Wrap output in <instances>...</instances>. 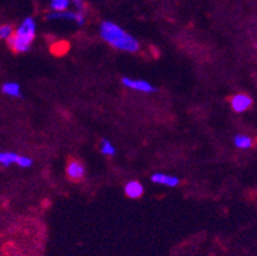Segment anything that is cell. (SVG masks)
I'll return each mask as SVG.
<instances>
[{
    "label": "cell",
    "mask_w": 257,
    "mask_h": 256,
    "mask_svg": "<svg viewBox=\"0 0 257 256\" xmlns=\"http://www.w3.org/2000/svg\"><path fill=\"white\" fill-rule=\"evenodd\" d=\"M100 37L106 44L111 45L118 50L125 51V53H137L140 50V41L135 36L124 31L116 23L111 21H104L101 22L99 28Z\"/></svg>",
    "instance_id": "obj_1"
},
{
    "label": "cell",
    "mask_w": 257,
    "mask_h": 256,
    "mask_svg": "<svg viewBox=\"0 0 257 256\" xmlns=\"http://www.w3.org/2000/svg\"><path fill=\"white\" fill-rule=\"evenodd\" d=\"M35 39H36V22L32 17H27L16 28L15 34L7 41V44L15 53L23 54L31 49Z\"/></svg>",
    "instance_id": "obj_2"
},
{
    "label": "cell",
    "mask_w": 257,
    "mask_h": 256,
    "mask_svg": "<svg viewBox=\"0 0 257 256\" xmlns=\"http://www.w3.org/2000/svg\"><path fill=\"white\" fill-rule=\"evenodd\" d=\"M48 20L57 21H69L74 22L77 26H83L86 23V17L83 12L79 11H63V12H53L48 16Z\"/></svg>",
    "instance_id": "obj_3"
},
{
    "label": "cell",
    "mask_w": 257,
    "mask_h": 256,
    "mask_svg": "<svg viewBox=\"0 0 257 256\" xmlns=\"http://www.w3.org/2000/svg\"><path fill=\"white\" fill-rule=\"evenodd\" d=\"M121 83L123 86L130 90L137 91V93L142 94H153L155 93L156 89L154 88L150 82L145 81V79H136V78H131V77H123L121 78Z\"/></svg>",
    "instance_id": "obj_4"
},
{
    "label": "cell",
    "mask_w": 257,
    "mask_h": 256,
    "mask_svg": "<svg viewBox=\"0 0 257 256\" xmlns=\"http://www.w3.org/2000/svg\"><path fill=\"white\" fill-rule=\"evenodd\" d=\"M65 172H67V177L69 180L74 181V182H78V181L83 180L86 176V168L82 163L79 160H69L68 164H67V169H65Z\"/></svg>",
    "instance_id": "obj_5"
},
{
    "label": "cell",
    "mask_w": 257,
    "mask_h": 256,
    "mask_svg": "<svg viewBox=\"0 0 257 256\" xmlns=\"http://www.w3.org/2000/svg\"><path fill=\"white\" fill-rule=\"evenodd\" d=\"M252 98H249L247 94H235L230 98V107L233 112L243 113L248 110L252 105Z\"/></svg>",
    "instance_id": "obj_6"
},
{
    "label": "cell",
    "mask_w": 257,
    "mask_h": 256,
    "mask_svg": "<svg viewBox=\"0 0 257 256\" xmlns=\"http://www.w3.org/2000/svg\"><path fill=\"white\" fill-rule=\"evenodd\" d=\"M151 182L165 187H177L179 185V178L177 176L156 172L151 176Z\"/></svg>",
    "instance_id": "obj_7"
},
{
    "label": "cell",
    "mask_w": 257,
    "mask_h": 256,
    "mask_svg": "<svg viewBox=\"0 0 257 256\" xmlns=\"http://www.w3.org/2000/svg\"><path fill=\"white\" fill-rule=\"evenodd\" d=\"M124 192L130 199H140L144 195V185L139 181H130L125 185Z\"/></svg>",
    "instance_id": "obj_8"
},
{
    "label": "cell",
    "mask_w": 257,
    "mask_h": 256,
    "mask_svg": "<svg viewBox=\"0 0 257 256\" xmlns=\"http://www.w3.org/2000/svg\"><path fill=\"white\" fill-rule=\"evenodd\" d=\"M2 93L11 98H21L22 96V90H21V84L18 82L9 81L2 86Z\"/></svg>",
    "instance_id": "obj_9"
},
{
    "label": "cell",
    "mask_w": 257,
    "mask_h": 256,
    "mask_svg": "<svg viewBox=\"0 0 257 256\" xmlns=\"http://www.w3.org/2000/svg\"><path fill=\"white\" fill-rule=\"evenodd\" d=\"M20 154H16V152L12 151H3L0 154V164L4 168H8V166L13 165V164H17L20 161Z\"/></svg>",
    "instance_id": "obj_10"
},
{
    "label": "cell",
    "mask_w": 257,
    "mask_h": 256,
    "mask_svg": "<svg viewBox=\"0 0 257 256\" xmlns=\"http://www.w3.org/2000/svg\"><path fill=\"white\" fill-rule=\"evenodd\" d=\"M233 142H234V146L240 150H247L253 145V140L247 135H235Z\"/></svg>",
    "instance_id": "obj_11"
},
{
    "label": "cell",
    "mask_w": 257,
    "mask_h": 256,
    "mask_svg": "<svg viewBox=\"0 0 257 256\" xmlns=\"http://www.w3.org/2000/svg\"><path fill=\"white\" fill-rule=\"evenodd\" d=\"M115 146L111 144L110 141L106 140V138H102L101 144H100V152H101L104 156H114L115 155Z\"/></svg>",
    "instance_id": "obj_12"
},
{
    "label": "cell",
    "mask_w": 257,
    "mask_h": 256,
    "mask_svg": "<svg viewBox=\"0 0 257 256\" xmlns=\"http://www.w3.org/2000/svg\"><path fill=\"white\" fill-rule=\"evenodd\" d=\"M72 6V0H51L50 8L53 12H63L68 11Z\"/></svg>",
    "instance_id": "obj_13"
},
{
    "label": "cell",
    "mask_w": 257,
    "mask_h": 256,
    "mask_svg": "<svg viewBox=\"0 0 257 256\" xmlns=\"http://www.w3.org/2000/svg\"><path fill=\"white\" fill-rule=\"evenodd\" d=\"M15 31L16 30L12 27L11 25H3L2 27H0V39L8 41V40L13 36Z\"/></svg>",
    "instance_id": "obj_14"
},
{
    "label": "cell",
    "mask_w": 257,
    "mask_h": 256,
    "mask_svg": "<svg viewBox=\"0 0 257 256\" xmlns=\"http://www.w3.org/2000/svg\"><path fill=\"white\" fill-rule=\"evenodd\" d=\"M32 165V159L30 156H25V155H21L20 161H18V166L21 168H30Z\"/></svg>",
    "instance_id": "obj_15"
},
{
    "label": "cell",
    "mask_w": 257,
    "mask_h": 256,
    "mask_svg": "<svg viewBox=\"0 0 257 256\" xmlns=\"http://www.w3.org/2000/svg\"><path fill=\"white\" fill-rule=\"evenodd\" d=\"M72 6L76 7V11H85V3H83V0H72Z\"/></svg>",
    "instance_id": "obj_16"
}]
</instances>
